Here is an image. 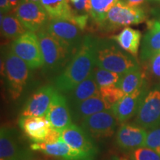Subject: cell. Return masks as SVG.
I'll list each match as a JSON object with an SVG mask.
<instances>
[{
	"label": "cell",
	"mask_w": 160,
	"mask_h": 160,
	"mask_svg": "<svg viewBox=\"0 0 160 160\" xmlns=\"http://www.w3.org/2000/svg\"><path fill=\"white\" fill-rule=\"evenodd\" d=\"M141 37L142 34L139 31L126 27L119 34L113 36L111 38L117 42L124 51L137 58Z\"/></svg>",
	"instance_id": "cell-22"
},
{
	"label": "cell",
	"mask_w": 160,
	"mask_h": 160,
	"mask_svg": "<svg viewBox=\"0 0 160 160\" xmlns=\"http://www.w3.org/2000/svg\"><path fill=\"white\" fill-rule=\"evenodd\" d=\"M13 53L22 59L30 69L43 67L44 60L37 33L28 31L11 43Z\"/></svg>",
	"instance_id": "cell-6"
},
{
	"label": "cell",
	"mask_w": 160,
	"mask_h": 160,
	"mask_svg": "<svg viewBox=\"0 0 160 160\" xmlns=\"http://www.w3.org/2000/svg\"><path fill=\"white\" fill-rule=\"evenodd\" d=\"M125 2L131 7L139 8L140 5H142L145 2V0H123Z\"/></svg>",
	"instance_id": "cell-33"
},
{
	"label": "cell",
	"mask_w": 160,
	"mask_h": 160,
	"mask_svg": "<svg viewBox=\"0 0 160 160\" xmlns=\"http://www.w3.org/2000/svg\"><path fill=\"white\" fill-rule=\"evenodd\" d=\"M148 133L139 125L122 124L116 133V143L121 149L132 151L145 147Z\"/></svg>",
	"instance_id": "cell-15"
},
{
	"label": "cell",
	"mask_w": 160,
	"mask_h": 160,
	"mask_svg": "<svg viewBox=\"0 0 160 160\" xmlns=\"http://www.w3.org/2000/svg\"><path fill=\"white\" fill-rule=\"evenodd\" d=\"M148 69L152 75L160 78V53L154 55L148 60Z\"/></svg>",
	"instance_id": "cell-31"
},
{
	"label": "cell",
	"mask_w": 160,
	"mask_h": 160,
	"mask_svg": "<svg viewBox=\"0 0 160 160\" xmlns=\"http://www.w3.org/2000/svg\"><path fill=\"white\" fill-rule=\"evenodd\" d=\"M61 139L73 148L96 155L98 148L93 138L82 127L72 124L61 131Z\"/></svg>",
	"instance_id": "cell-16"
},
{
	"label": "cell",
	"mask_w": 160,
	"mask_h": 160,
	"mask_svg": "<svg viewBox=\"0 0 160 160\" xmlns=\"http://www.w3.org/2000/svg\"><path fill=\"white\" fill-rule=\"evenodd\" d=\"M145 73L138 67L122 75L117 87L122 90L125 94H130L145 86Z\"/></svg>",
	"instance_id": "cell-24"
},
{
	"label": "cell",
	"mask_w": 160,
	"mask_h": 160,
	"mask_svg": "<svg viewBox=\"0 0 160 160\" xmlns=\"http://www.w3.org/2000/svg\"><path fill=\"white\" fill-rule=\"evenodd\" d=\"M96 67L94 38L85 36L81 46L55 80L59 92L69 93L91 74Z\"/></svg>",
	"instance_id": "cell-1"
},
{
	"label": "cell",
	"mask_w": 160,
	"mask_h": 160,
	"mask_svg": "<svg viewBox=\"0 0 160 160\" xmlns=\"http://www.w3.org/2000/svg\"><path fill=\"white\" fill-rule=\"evenodd\" d=\"M33 158L34 156L31 151L20 145L14 130L2 126L0 131V160H30Z\"/></svg>",
	"instance_id": "cell-12"
},
{
	"label": "cell",
	"mask_w": 160,
	"mask_h": 160,
	"mask_svg": "<svg viewBox=\"0 0 160 160\" xmlns=\"http://www.w3.org/2000/svg\"><path fill=\"white\" fill-rule=\"evenodd\" d=\"M119 0H89L90 18L93 20L97 28L105 19L108 11Z\"/></svg>",
	"instance_id": "cell-26"
},
{
	"label": "cell",
	"mask_w": 160,
	"mask_h": 160,
	"mask_svg": "<svg viewBox=\"0 0 160 160\" xmlns=\"http://www.w3.org/2000/svg\"><path fill=\"white\" fill-rule=\"evenodd\" d=\"M11 13L17 17L28 31L35 33L45 28L50 19L41 4L29 0H22L12 10Z\"/></svg>",
	"instance_id": "cell-8"
},
{
	"label": "cell",
	"mask_w": 160,
	"mask_h": 160,
	"mask_svg": "<svg viewBox=\"0 0 160 160\" xmlns=\"http://www.w3.org/2000/svg\"><path fill=\"white\" fill-rule=\"evenodd\" d=\"M22 0H9L10 3H11V5L12 7V8L14 9L17 6L19 5V4L21 2Z\"/></svg>",
	"instance_id": "cell-35"
},
{
	"label": "cell",
	"mask_w": 160,
	"mask_h": 160,
	"mask_svg": "<svg viewBox=\"0 0 160 160\" xmlns=\"http://www.w3.org/2000/svg\"><path fill=\"white\" fill-rule=\"evenodd\" d=\"M19 125L26 137L33 143H43L51 126L45 116L21 117Z\"/></svg>",
	"instance_id": "cell-18"
},
{
	"label": "cell",
	"mask_w": 160,
	"mask_h": 160,
	"mask_svg": "<svg viewBox=\"0 0 160 160\" xmlns=\"http://www.w3.org/2000/svg\"><path fill=\"white\" fill-rule=\"evenodd\" d=\"M29 67L22 59L13 53L11 49L7 50L2 59V73L10 97L17 100L22 94L28 81Z\"/></svg>",
	"instance_id": "cell-3"
},
{
	"label": "cell",
	"mask_w": 160,
	"mask_h": 160,
	"mask_svg": "<svg viewBox=\"0 0 160 160\" xmlns=\"http://www.w3.org/2000/svg\"><path fill=\"white\" fill-rule=\"evenodd\" d=\"M148 29L142 42L140 51L142 61H148L152 57L160 53V22H148Z\"/></svg>",
	"instance_id": "cell-19"
},
{
	"label": "cell",
	"mask_w": 160,
	"mask_h": 160,
	"mask_svg": "<svg viewBox=\"0 0 160 160\" xmlns=\"http://www.w3.org/2000/svg\"><path fill=\"white\" fill-rule=\"evenodd\" d=\"M150 2H157V3H160V0H148Z\"/></svg>",
	"instance_id": "cell-36"
},
{
	"label": "cell",
	"mask_w": 160,
	"mask_h": 160,
	"mask_svg": "<svg viewBox=\"0 0 160 160\" xmlns=\"http://www.w3.org/2000/svg\"><path fill=\"white\" fill-rule=\"evenodd\" d=\"M27 31L28 30L11 12L8 14L1 13V33L6 39L14 40Z\"/></svg>",
	"instance_id": "cell-25"
},
{
	"label": "cell",
	"mask_w": 160,
	"mask_h": 160,
	"mask_svg": "<svg viewBox=\"0 0 160 160\" xmlns=\"http://www.w3.org/2000/svg\"><path fill=\"white\" fill-rule=\"evenodd\" d=\"M44 29L73 53L79 48L85 37L82 31L68 20L50 19Z\"/></svg>",
	"instance_id": "cell-7"
},
{
	"label": "cell",
	"mask_w": 160,
	"mask_h": 160,
	"mask_svg": "<svg viewBox=\"0 0 160 160\" xmlns=\"http://www.w3.org/2000/svg\"><path fill=\"white\" fill-rule=\"evenodd\" d=\"M31 151H39L58 160H94L96 155L73 148L60 138L55 143H33Z\"/></svg>",
	"instance_id": "cell-11"
},
{
	"label": "cell",
	"mask_w": 160,
	"mask_h": 160,
	"mask_svg": "<svg viewBox=\"0 0 160 160\" xmlns=\"http://www.w3.org/2000/svg\"><path fill=\"white\" fill-rule=\"evenodd\" d=\"M95 81L99 88L113 85H117L119 82L122 75L108 70L100 68L96 66L92 71Z\"/></svg>",
	"instance_id": "cell-27"
},
{
	"label": "cell",
	"mask_w": 160,
	"mask_h": 160,
	"mask_svg": "<svg viewBox=\"0 0 160 160\" xmlns=\"http://www.w3.org/2000/svg\"><path fill=\"white\" fill-rule=\"evenodd\" d=\"M131 159L132 160H160V156L149 148L142 147L132 151Z\"/></svg>",
	"instance_id": "cell-29"
},
{
	"label": "cell",
	"mask_w": 160,
	"mask_h": 160,
	"mask_svg": "<svg viewBox=\"0 0 160 160\" xmlns=\"http://www.w3.org/2000/svg\"><path fill=\"white\" fill-rule=\"evenodd\" d=\"M99 95V87L96 82L93 73L69 92V101L72 107L89 98Z\"/></svg>",
	"instance_id": "cell-21"
},
{
	"label": "cell",
	"mask_w": 160,
	"mask_h": 160,
	"mask_svg": "<svg viewBox=\"0 0 160 160\" xmlns=\"http://www.w3.org/2000/svg\"><path fill=\"white\" fill-rule=\"evenodd\" d=\"M146 19L145 11L141 8L131 7L123 0L118 1L110 10L98 27L102 31H114L124 26L138 25Z\"/></svg>",
	"instance_id": "cell-5"
},
{
	"label": "cell",
	"mask_w": 160,
	"mask_h": 160,
	"mask_svg": "<svg viewBox=\"0 0 160 160\" xmlns=\"http://www.w3.org/2000/svg\"><path fill=\"white\" fill-rule=\"evenodd\" d=\"M145 86L130 94H126L112 107L111 111L120 123L125 122L137 113L139 105L146 95Z\"/></svg>",
	"instance_id": "cell-17"
},
{
	"label": "cell",
	"mask_w": 160,
	"mask_h": 160,
	"mask_svg": "<svg viewBox=\"0 0 160 160\" xmlns=\"http://www.w3.org/2000/svg\"><path fill=\"white\" fill-rule=\"evenodd\" d=\"M145 147L153 150L160 156V126L151 129V131L148 133Z\"/></svg>",
	"instance_id": "cell-30"
},
{
	"label": "cell",
	"mask_w": 160,
	"mask_h": 160,
	"mask_svg": "<svg viewBox=\"0 0 160 160\" xmlns=\"http://www.w3.org/2000/svg\"><path fill=\"white\" fill-rule=\"evenodd\" d=\"M107 160H132L130 159L129 157H128L127 155H122V154H116L111 156V157H109Z\"/></svg>",
	"instance_id": "cell-34"
},
{
	"label": "cell",
	"mask_w": 160,
	"mask_h": 160,
	"mask_svg": "<svg viewBox=\"0 0 160 160\" xmlns=\"http://www.w3.org/2000/svg\"><path fill=\"white\" fill-rule=\"evenodd\" d=\"M0 9L1 13L3 14H8L13 10L9 0H0Z\"/></svg>",
	"instance_id": "cell-32"
},
{
	"label": "cell",
	"mask_w": 160,
	"mask_h": 160,
	"mask_svg": "<svg viewBox=\"0 0 160 160\" xmlns=\"http://www.w3.org/2000/svg\"><path fill=\"white\" fill-rule=\"evenodd\" d=\"M73 117L77 121L82 122L86 118L95 113L104 111H109L111 108L106 104L101 96L98 95L84 100L72 107Z\"/></svg>",
	"instance_id": "cell-20"
},
{
	"label": "cell",
	"mask_w": 160,
	"mask_h": 160,
	"mask_svg": "<svg viewBox=\"0 0 160 160\" xmlns=\"http://www.w3.org/2000/svg\"><path fill=\"white\" fill-rule=\"evenodd\" d=\"M159 89H160V88H159Z\"/></svg>",
	"instance_id": "cell-39"
},
{
	"label": "cell",
	"mask_w": 160,
	"mask_h": 160,
	"mask_svg": "<svg viewBox=\"0 0 160 160\" xmlns=\"http://www.w3.org/2000/svg\"><path fill=\"white\" fill-rule=\"evenodd\" d=\"M45 117L51 127L60 132L72 125V117L67 97L58 91L56 92Z\"/></svg>",
	"instance_id": "cell-14"
},
{
	"label": "cell",
	"mask_w": 160,
	"mask_h": 160,
	"mask_svg": "<svg viewBox=\"0 0 160 160\" xmlns=\"http://www.w3.org/2000/svg\"><path fill=\"white\" fill-rule=\"evenodd\" d=\"M137 125L144 129H153L160 126V89L146 93L140 103L136 117Z\"/></svg>",
	"instance_id": "cell-9"
},
{
	"label": "cell",
	"mask_w": 160,
	"mask_h": 160,
	"mask_svg": "<svg viewBox=\"0 0 160 160\" xmlns=\"http://www.w3.org/2000/svg\"><path fill=\"white\" fill-rule=\"evenodd\" d=\"M118 120L111 111H104L90 116L82 122L81 127L93 139H103L115 133Z\"/></svg>",
	"instance_id": "cell-10"
},
{
	"label": "cell",
	"mask_w": 160,
	"mask_h": 160,
	"mask_svg": "<svg viewBox=\"0 0 160 160\" xmlns=\"http://www.w3.org/2000/svg\"><path fill=\"white\" fill-rule=\"evenodd\" d=\"M46 72L57 73L65 68L75 53L64 46L45 29L37 32Z\"/></svg>",
	"instance_id": "cell-4"
},
{
	"label": "cell",
	"mask_w": 160,
	"mask_h": 160,
	"mask_svg": "<svg viewBox=\"0 0 160 160\" xmlns=\"http://www.w3.org/2000/svg\"><path fill=\"white\" fill-rule=\"evenodd\" d=\"M99 95L111 110L112 107L126 94L117 85H113L99 88Z\"/></svg>",
	"instance_id": "cell-28"
},
{
	"label": "cell",
	"mask_w": 160,
	"mask_h": 160,
	"mask_svg": "<svg viewBox=\"0 0 160 160\" xmlns=\"http://www.w3.org/2000/svg\"><path fill=\"white\" fill-rule=\"evenodd\" d=\"M96 66L123 75L139 67L137 59L124 51L117 42L105 38H94Z\"/></svg>",
	"instance_id": "cell-2"
},
{
	"label": "cell",
	"mask_w": 160,
	"mask_h": 160,
	"mask_svg": "<svg viewBox=\"0 0 160 160\" xmlns=\"http://www.w3.org/2000/svg\"><path fill=\"white\" fill-rule=\"evenodd\" d=\"M57 91L55 86L50 85L38 88L26 102L21 117H43L46 115L53 95Z\"/></svg>",
	"instance_id": "cell-13"
},
{
	"label": "cell",
	"mask_w": 160,
	"mask_h": 160,
	"mask_svg": "<svg viewBox=\"0 0 160 160\" xmlns=\"http://www.w3.org/2000/svg\"><path fill=\"white\" fill-rule=\"evenodd\" d=\"M30 160H37V159H35L34 158H33V159H30Z\"/></svg>",
	"instance_id": "cell-38"
},
{
	"label": "cell",
	"mask_w": 160,
	"mask_h": 160,
	"mask_svg": "<svg viewBox=\"0 0 160 160\" xmlns=\"http://www.w3.org/2000/svg\"><path fill=\"white\" fill-rule=\"evenodd\" d=\"M69 0H41L40 4L50 19H60L71 21L76 13L68 2Z\"/></svg>",
	"instance_id": "cell-23"
},
{
	"label": "cell",
	"mask_w": 160,
	"mask_h": 160,
	"mask_svg": "<svg viewBox=\"0 0 160 160\" xmlns=\"http://www.w3.org/2000/svg\"><path fill=\"white\" fill-rule=\"evenodd\" d=\"M29 1L34 2H37V3H39L40 4V1H41V0H29Z\"/></svg>",
	"instance_id": "cell-37"
}]
</instances>
